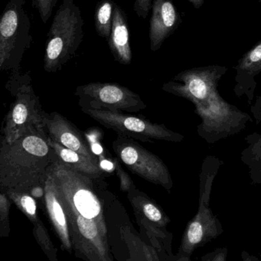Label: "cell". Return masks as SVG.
<instances>
[{"mask_svg": "<svg viewBox=\"0 0 261 261\" xmlns=\"http://www.w3.org/2000/svg\"><path fill=\"white\" fill-rule=\"evenodd\" d=\"M84 19L74 0H63L47 35L44 70L61 71L75 56L84 38Z\"/></svg>", "mask_w": 261, "mask_h": 261, "instance_id": "cell-3", "label": "cell"}, {"mask_svg": "<svg viewBox=\"0 0 261 261\" xmlns=\"http://www.w3.org/2000/svg\"><path fill=\"white\" fill-rule=\"evenodd\" d=\"M115 3L113 0H101L94 10V25L97 35L108 42L112 31L113 14Z\"/></svg>", "mask_w": 261, "mask_h": 261, "instance_id": "cell-16", "label": "cell"}, {"mask_svg": "<svg viewBox=\"0 0 261 261\" xmlns=\"http://www.w3.org/2000/svg\"><path fill=\"white\" fill-rule=\"evenodd\" d=\"M43 201L48 218L55 233L62 244V249L69 253H72L73 245L68 227V216L50 168L45 178Z\"/></svg>", "mask_w": 261, "mask_h": 261, "instance_id": "cell-11", "label": "cell"}, {"mask_svg": "<svg viewBox=\"0 0 261 261\" xmlns=\"http://www.w3.org/2000/svg\"><path fill=\"white\" fill-rule=\"evenodd\" d=\"M181 22L172 0H153L149 22L150 49L156 51Z\"/></svg>", "mask_w": 261, "mask_h": 261, "instance_id": "cell-12", "label": "cell"}, {"mask_svg": "<svg viewBox=\"0 0 261 261\" xmlns=\"http://www.w3.org/2000/svg\"><path fill=\"white\" fill-rule=\"evenodd\" d=\"M189 1L195 8L198 9L203 5L205 0H189Z\"/></svg>", "mask_w": 261, "mask_h": 261, "instance_id": "cell-25", "label": "cell"}, {"mask_svg": "<svg viewBox=\"0 0 261 261\" xmlns=\"http://www.w3.org/2000/svg\"><path fill=\"white\" fill-rule=\"evenodd\" d=\"M188 241L192 244H198L203 236V227L199 221H194L188 230Z\"/></svg>", "mask_w": 261, "mask_h": 261, "instance_id": "cell-23", "label": "cell"}, {"mask_svg": "<svg viewBox=\"0 0 261 261\" xmlns=\"http://www.w3.org/2000/svg\"><path fill=\"white\" fill-rule=\"evenodd\" d=\"M32 22L25 0H10L0 20V71L18 73L33 43Z\"/></svg>", "mask_w": 261, "mask_h": 261, "instance_id": "cell-5", "label": "cell"}, {"mask_svg": "<svg viewBox=\"0 0 261 261\" xmlns=\"http://www.w3.org/2000/svg\"><path fill=\"white\" fill-rule=\"evenodd\" d=\"M12 201L5 192H1L0 194V230L1 236H8L10 233V223L9 215Z\"/></svg>", "mask_w": 261, "mask_h": 261, "instance_id": "cell-20", "label": "cell"}, {"mask_svg": "<svg viewBox=\"0 0 261 261\" xmlns=\"http://www.w3.org/2000/svg\"><path fill=\"white\" fill-rule=\"evenodd\" d=\"M43 129L51 140L62 146L100 163L99 159L91 149L86 137L59 113H45Z\"/></svg>", "mask_w": 261, "mask_h": 261, "instance_id": "cell-10", "label": "cell"}, {"mask_svg": "<svg viewBox=\"0 0 261 261\" xmlns=\"http://www.w3.org/2000/svg\"><path fill=\"white\" fill-rule=\"evenodd\" d=\"M30 193L35 198L42 199L45 195V185L44 186H35L34 188L30 190Z\"/></svg>", "mask_w": 261, "mask_h": 261, "instance_id": "cell-24", "label": "cell"}, {"mask_svg": "<svg viewBox=\"0 0 261 261\" xmlns=\"http://www.w3.org/2000/svg\"><path fill=\"white\" fill-rule=\"evenodd\" d=\"M58 155L43 129H34L0 146V189L30 192L44 186L50 166Z\"/></svg>", "mask_w": 261, "mask_h": 261, "instance_id": "cell-2", "label": "cell"}, {"mask_svg": "<svg viewBox=\"0 0 261 261\" xmlns=\"http://www.w3.org/2000/svg\"><path fill=\"white\" fill-rule=\"evenodd\" d=\"M74 95L82 107L122 112H140L146 108L139 94L117 83L91 82L76 88Z\"/></svg>", "mask_w": 261, "mask_h": 261, "instance_id": "cell-7", "label": "cell"}, {"mask_svg": "<svg viewBox=\"0 0 261 261\" xmlns=\"http://www.w3.org/2000/svg\"><path fill=\"white\" fill-rule=\"evenodd\" d=\"M68 216L73 250L88 261H111L105 208L94 180L57 159L50 167Z\"/></svg>", "mask_w": 261, "mask_h": 261, "instance_id": "cell-1", "label": "cell"}, {"mask_svg": "<svg viewBox=\"0 0 261 261\" xmlns=\"http://www.w3.org/2000/svg\"><path fill=\"white\" fill-rule=\"evenodd\" d=\"M225 70V68L218 66L186 70L174 79L182 82L184 85L170 82L163 85V89L178 95L191 96L195 100H204L213 94L217 82Z\"/></svg>", "mask_w": 261, "mask_h": 261, "instance_id": "cell-9", "label": "cell"}, {"mask_svg": "<svg viewBox=\"0 0 261 261\" xmlns=\"http://www.w3.org/2000/svg\"><path fill=\"white\" fill-rule=\"evenodd\" d=\"M33 7L38 10L43 23H47L53 15L58 0H31Z\"/></svg>", "mask_w": 261, "mask_h": 261, "instance_id": "cell-21", "label": "cell"}, {"mask_svg": "<svg viewBox=\"0 0 261 261\" xmlns=\"http://www.w3.org/2000/svg\"><path fill=\"white\" fill-rule=\"evenodd\" d=\"M85 114L117 135L133 140L152 143L154 140H176L177 135L164 126L122 111L82 107Z\"/></svg>", "mask_w": 261, "mask_h": 261, "instance_id": "cell-6", "label": "cell"}, {"mask_svg": "<svg viewBox=\"0 0 261 261\" xmlns=\"http://www.w3.org/2000/svg\"><path fill=\"white\" fill-rule=\"evenodd\" d=\"M112 148L131 172L149 182L170 189V175L164 163L134 140L118 136L113 142Z\"/></svg>", "mask_w": 261, "mask_h": 261, "instance_id": "cell-8", "label": "cell"}, {"mask_svg": "<svg viewBox=\"0 0 261 261\" xmlns=\"http://www.w3.org/2000/svg\"><path fill=\"white\" fill-rule=\"evenodd\" d=\"M108 42L116 62L124 65L131 63L133 55L127 16L124 10L116 4L113 14L112 31Z\"/></svg>", "mask_w": 261, "mask_h": 261, "instance_id": "cell-14", "label": "cell"}, {"mask_svg": "<svg viewBox=\"0 0 261 261\" xmlns=\"http://www.w3.org/2000/svg\"><path fill=\"white\" fill-rule=\"evenodd\" d=\"M239 68L250 73L261 71V42L242 58L239 62Z\"/></svg>", "mask_w": 261, "mask_h": 261, "instance_id": "cell-19", "label": "cell"}, {"mask_svg": "<svg viewBox=\"0 0 261 261\" xmlns=\"http://www.w3.org/2000/svg\"><path fill=\"white\" fill-rule=\"evenodd\" d=\"M6 88L15 100L6 116L2 140L11 143L34 129H43L45 111L36 95L29 74L11 73Z\"/></svg>", "mask_w": 261, "mask_h": 261, "instance_id": "cell-4", "label": "cell"}, {"mask_svg": "<svg viewBox=\"0 0 261 261\" xmlns=\"http://www.w3.org/2000/svg\"><path fill=\"white\" fill-rule=\"evenodd\" d=\"M127 193L139 225L149 233L160 235V228L165 227L169 221L160 207L148 195L137 189L134 183Z\"/></svg>", "mask_w": 261, "mask_h": 261, "instance_id": "cell-13", "label": "cell"}, {"mask_svg": "<svg viewBox=\"0 0 261 261\" xmlns=\"http://www.w3.org/2000/svg\"><path fill=\"white\" fill-rule=\"evenodd\" d=\"M153 0H135L134 10L137 16L140 19H146L152 10Z\"/></svg>", "mask_w": 261, "mask_h": 261, "instance_id": "cell-22", "label": "cell"}, {"mask_svg": "<svg viewBox=\"0 0 261 261\" xmlns=\"http://www.w3.org/2000/svg\"><path fill=\"white\" fill-rule=\"evenodd\" d=\"M48 142L56 151L59 161L68 166L75 172L89 177L95 181L105 179V170L100 163L75 151L68 149L54 141L48 137Z\"/></svg>", "mask_w": 261, "mask_h": 261, "instance_id": "cell-15", "label": "cell"}, {"mask_svg": "<svg viewBox=\"0 0 261 261\" xmlns=\"http://www.w3.org/2000/svg\"><path fill=\"white\" fill-rule=\"evenodd\" d=\"M33 233H34L36 239L37 240L39 245L42 247V250L48 255V257L51 260H57V251L50 239L48 230L45 228V225L42 221H39V222L34 224Z\"/></svg>", "mask_w": 261, "mask_h": 261, "instance_id": "cell-18", "label": "cell"}, {"mask_svg": "<svg viewBox=\"0 0 261 261\" xmlns=\"http://www.w3.org/2000/svg\"><path fill=\"white\" fill-rule=\"evenodd\" d=\"M12 202L30 219L33 225L40 221L37 213V202L36 198L27 192L7 191L5 192Z\"/></svg>", "mask_w": 261, "mask_h": 261, "instance_id": "cell-17", "label": "cell"}]
</instances>
